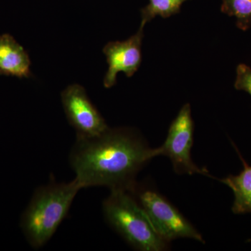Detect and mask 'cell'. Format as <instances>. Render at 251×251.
<instances>
[{
    "label": "cell",
    "instance_id": "12",
    "mask_svg": "<svg viewBox=\"0 0 251 251\" xmlns=\"http://www.w3.org/2000/svg\"><path fill=\"white\" fill-rule=\"evenodd\" d=\"M234 87L236 90L244 91L251 95V69L249 66L244 64L238 65Z\"/></svg>",
    "mask_w": 251,
    "mask_h": 251
},
{
    "label": "cell",
    "instance_id": "4",
    "mask_svg": "<svg viewBox=\"0 0 251 251\" xmlns=\"http://www.w3.org/2000/svg\"><path fill=\"white\" fill-rule=\"evenodd\" d=\"M136 193L140 205L146 213L157 233L167 243L179 238H188L204 242L202 236L192 224L160 193L151 189L130 191Z\"/></svg>",
    "mask_w": 251,
    "mask_h": 251
},
{
    "label": "cell",
    "instance_id": "7",
    "mask_svg": "<svg viewBox=\"0 0 251 251\" xmlns=\"http://www.w3.org/2000/svg\"><path fill=\"white\" fill-rule=\"evenodd\" d=\"M144 27L140 26L136 34L124 41H111L103 48V52L108 64V72L103 79L105 88L116 84L117 75L125 73L127 77L134 75L142 62V41Z\"/></svg>",
    "mask_w": 251,
    "mask_h": 251
},
{
    "label": "cell",
    "instance_id": "11",
    "mask_svg": "<svg viewBox=\"0 0 251 251\" xmlns=\"http://www.w3.org/2000/svg\"><path fill=\"white\" fill-rule=\"evenodd\" d=\"M221 11L237 18V26L242 30L251 27V0H223Z\"/></svg>",
    "mask_w": 251,
    "mask_h": 251
},
{
    "label": "cell",
    "instance_id": "2",
    "mask_svg": "<svg viewBox=\"0 0 251 251\" xmlns=\"http://www.w3.org/2000/svg\"><path fill=\"white\" fill-rule=\"evenodd\" d=\"M80 189L75 179L52 182L36 189L21 218L23 233L31 247L39 249L52 238Z\"/></svg>",
    "mask_w": 251,
    "mask_h": 251
},
{
    "label": "cell",
    "instance_id": "6",
    "mask_svg": "<svg viewBox=\"0 0 251 251\" xmlns=\"http://www.w3.org/2000/svg\"><path fill=\"white\" fill-rule=\"evenodd\" d=\"M63 108L77 138H90L101 134L108 126L91 101L85 88L78 84L68 86L61 94Z\"/></svg>",
    "mask_w": 251,
    "mask_h": 251
},
{
    "label": "cell",
    "instance_id": "9",
    "mask_svg": "<svg viewBox=\"0 0 251 251\" xmlns=\"http://www.w3.org/2000/svg\"><path fill=\"white\" fill-rule=\"evenodd\" d=\"M242 161L244 168L240 174L229 175L221 180L233 191L234 201L232 210L235 214L251 213V166L242 158Z\"/></svg>",
    "mask_w": 251,
    "mask_h": 251
},
{
    "label": "cell",
    "instance_id": "10",
    "mask_svg": "<svg viewBox=\"0 0 251 251\" xmlns=\"http://www.w3.org/2000/svg\"><path fill=\"white\" fill-rule=\"evenodd\" d=\"M186 1L187 0H150V3L141 10L140 26L145 27L147 23L157 16L167 18L178 14L181 5Z\"/></svg>",
    "mask_w": 251,
    "mask_h": 251
},
{
    "label": "cell",
    "instance_id": "1",
    "mask_svg": "<svg viewBox=\"0 0 251 251\" xmlns=\"http://www.w3.org/2000/svg\"><path fill=\"white\" fill-rule=\"evenodd\" d=\"M154 157V149L133 130L109 128L97 136L76 138L69 161L81 188L105 186L130 192L137 175Z\"/></svg>",
    "mask_w": 251,
    "mask_h": 251
},
{
    "label": "cell",
    "instance_id": "3",
    "mask_svg": "<svg viewBox=\"0 0 251 251\" xmlns=\"http://www.w3.org/2000/svg\"><path fill=\"white\" fill-rule=\"evenodd\" d=\"M105 219L132 247L143 251H161L168 248L130 191L111 190L103 203Z\"/></svg>",
    "mask_w": 251,
    "mask_h": 251
},
{
    "label": "cell",
    "instance_id": "5",
    "mask_svg": "<svg viewBox=\"0 0 251 251\" xmlns=\"http://www.w3.org/2000/svg\"><path fill=\"white\" fill-rule=\"evenodd\" d=\"M193 143V122L190 104H185L172 122L164 143L154 149L155 156H166L171 159L175 172L179 175H208L191 158Z\"/></svg>",
    "mask_w": 251,
    "mask_h": 251
},
{
    "label": "cell",
    "instance_id": "8",
    "mask_svg": "<svg viewBox=\"0 0 251 251\" xmlns=\"http://www.w3.org/2000/svg\"><path fill=\"white\" fill-rule=\"evenodd\" d=\"M31 60L27 51L12 36L0 35V75L18 78L32 77Z\"/></svg>",
    "mask_w": 251,
    "mask_h": 251
}]
</instances>
